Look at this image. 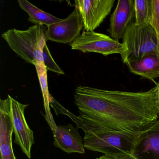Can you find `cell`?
Masks as SVG:
<instances>
[{"label": "cell", "instance_id": "277c9868", "mask_svg": "<svg viewBox=\"0 0 159 159\" xmlns=\"http://www.w3.org/2000/svg\"><path fill=\"white\" fill-rule=\"evenodd\" d=\"M126 51L121 56L124 64L138 60L148 54L159 53V41L150 24L137 25L131 23L122 39Z\"/></svg>", "mask_w": 159, "mask_h": 159}, {"label": "cell", "instance_id": "5b68a950", "mask_svg": "<svg viewBox=\"0 0 159 159\" xmlns=\"http://www.w3.org/2000/svg\"><path fill=\"white\" fill-rule=\"evenodd\" d=\"M70 46L71 50L83 53H97L105 56L114 54L121 56L126 50L124 44L119 41L94 31H84L70 43Z\"/></svg>", "mask_w": 159, "mask_h": 159}, {"label": "cell", "instance_id": "8fae6325", "mask_svg": "<svg viewBox=\"0 0 159 159\" xmlns=\"http://www.w3.org/2000/svg\"><path fill=\"white\" fill-rule=\"evenodd\" d=\"M78 127L72 125H58L53 134V144L56 148L67 153H85L82 138Z\"/></svg>", "mask_w": 159, "mask_h": 159}, {"label": "cell", "instance_id": "e0dca14e", "mask_svg": "<svg viewBox=\"0 0 159 159\" xmlns=\"http://www.w3.org/2000/svg\"><path fill=\"white\" fill-rule=\"evenodd\" d=\"M43 64L47 70L61 75H64L65 74V72L55 62L46 44L43 49Z\"/></svg>", "mask_w": 159, "mask_h": 159}, {"label": "cell", "instance_id": "7a4b0ae2", "mask_svg": "<svg viewBox=\"0 0 159 159\" xmlns=\"http://www.w3.org/2000/svg\"><path fill=\"white\" fill-rule=\"evenodd\" d=\"M84 145L88 150L104 153L115 159H132V153L141 132L87 130Z\"/></svg>", "mask_w": 159, "mask_h": 159}, {"label": "cell", "instance_id": "9c48e42d", "mask_svg": "<svg viewBox=\"0 0 159 159\" xmlns=\"http://www.w3.org/2000/svg\"><path fill=\"white\" fill-rule=\"evenodd\" d=\"M132 159H159V120L139 134Z\"/></svg>", "mask_w": 159, "mask_h": 159}, {"label": "cell", "instance_id": "6da1fadb", "mask_svg": "<svg viewBox=\"0 0 159 159\" xmlns=\"http://www.w3.org/2000/svg\"><path fill=\"white\" fill-rule=\"evenodd\" d=\"M75 103L84 132L108 130L139 133L158 120L157 88L130 92L79 86Z\"/></svg>", "mask_w": 159, "mask_h": 159}, {"label": "cell", "instance_id": "ac0fdd59", "mask_svg": "<svg viewBox=\"0 0 159 159\" xmlns=\"http://www.w3.org/2000/svg\"><path fill=\"white\" fill-rule=\"evenodd\" d=\"M152 10L150 24L155 30L159 41V0H152Z\"/></svg>", "mask_w": 159, "mask_h": 159}, {"label": "cell", "instance_id": "ffe728a7", "mask_svg": "<svg viewBox=\"0 0 159 159\" xmlns=\"http://www.w3.org/2000/svg\"><path fill=\"white\" fill-rule=\"evenodd\" d=\"M96 159H113V158H110V157H107V156H106V155H103V156H101V157H99V158H97Z\"/></svg>", "mask_w": 159, "mask_h": 159}, {"label": "cell", "instance_id": "5bb4252c", "mask_svg": "<svg viewBox=\"0 0 159 159\" xmlns=\"http://www.w3.org/2000/svg\"><path fill=\"white\" fill-rule=\"evenodd\" d=\"M18 2L21 9L29 15L28 21L35 25L48 27L62 20L39 9L28 1L18 0Z\"/></svg>", "mask_w": 159, "mask_h": 159}, {"label": "cell", "instance_id": "52a82bcc", "mask_svg": "<svg viewBox=\"0 0 159 159\" xmlns=\"http://www.w3.org/2000/svg\"><path fill=\"white\" fill-rule=\"evenodd\" d=\"M75 8L80 14L85 31H94L111 11L115 0H76Z\"/></svg>", "mask_w": 159, "mask_h": 159}, {"label": "cell", "instance_id": "7c38bea8", "mask_svg": "<svg viewBox=\"0 0 159 159\" xmlns=\"http://www.w3.org/2000/svg\"><path fill=\"white\" fill-rule=\"evenodd\" d=\"M12 124L9 112V99H0L1 159H16L13 149Z\"/></svg>", "mask_w": 159, "mask_h": 159}, {"label": "cell", "instance_id": "3957f363", "mask_svg": "<svg viewBox=\"0 0 159 159\" xmlns=\"http://www.w3.org/2000/svg\"><path fill=\"white\" fill-rule=\"evenodd\" d=\"M47 30L43 25H34L26 30H9L2 37L25 63L36 66L43 63V49L48 40Z\"/></svg>", "mask_w": 159, "mask_h": 159}, {"label": "cell", "instance_id": "d6986e66", "mask_svg": "<svg viewBox=\"0 0 159 159\" xmlns=\"http://www.w3.org/2000/svg\"><path fill=\"white\" fill-rule=\"evenodd\" d=\"M156 88H157V99H158V104H159V82L157 84Z\"/></svg>", "mask_w": 159, "mask_h": 159}, {"label": "cell", "instance_id": "4fadbf2b", "mask_svg": "<svg viewBox=\"0 0 159 159\" xmlns=\"http://www.w3.org/2000/svg\"><path fill=\"white\" fill-rule=\"evenodd\" d=\"M129 70L134 74L153 81L159 78V53L148 54L138 60L126 63Z\"/></svg>", "mask_w": 159, "mask_h": 159}, {"label": "cell", "instance_id": "9a60e30c", "mask_svg": "<svg viewBox=\"0 0 159 159\" xmlns=\"http://www.w3.org/2000/svg\"><path fill=\"white\" fill-rule=\"evenodd\" d=\"M35 66L43 96L44 109L45 111V118L50 128L52 129V133H53L56 131L57 125L55 122L50 109L51 95L49 93L48 90L47 70L46 69L43 63L38 64Z\"/></svg>", "mask_w": 159, "mask_h": 159}, {"label": "cell", "instance_id": "ba28073f", "mask_svg": "<svg viewBox=\"0 0 159 159\" xmlns=\"http://www.w3.org/2000/svg\"><path fill=\"white\" fill-rule=\"evenodd\" d=\"M83 28L82 18L75 8L67 18L48 26V40L58 43H71L80 35Z\"/></svg>", "mask_w": 159, "mask_h": 159}, {"label": "cell", "instance_id": "2e32d148", "mask_svg": "<svg viewBox=\"0 0 159 159\" xmlns=\"http://www.w3.org/2000/svg\"><path fill=\"white\" fill-rule=\"evenodd\" d=\"M152 10V0H135L134 24L137 25L150 24Z\"/></svg>", "mask_w": 159, "mask_h": 159}, {"label": "cell", "instance_id": "8992f818", "mask_svg": "<svg viewBox=\"0 0 159 159\" xmlns=\"http://www.w3.org/2000/svg\"><path fill=\"white\" fill-rule=\"evenodd\" d=\"M8 98L9 112L15 136L14 142L30 159L31 148L35 142L33 132L29 126L25 117V111L29 105L20 103L10 95Z\"/></svg>", "mask_w": 159, "mask_h": 159}, {"label": "cell", "instance_id": "30bf717a", "mask_svg": "<svg viewBox=\"0 0 159 159\" xmlns=\"http://www.w3.org/2000/svg\"><path fill=\"white\" fill-rule=\"evenodd\" d=\"M134 16V1L119 0L110 18L107 32L116 40L122 39L127 27Z\"/></svg>", "mask_w": 159, "mask_h": 159}]
</instances>
